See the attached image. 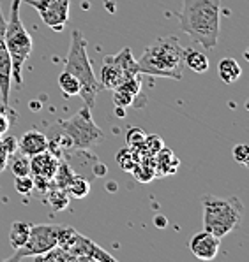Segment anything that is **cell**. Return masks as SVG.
I'll list each match as a JSON object with an SVG mask.
<instances>
[{
  "mask_svg": "<svg viewBox=\"0 0 249 262\" xmlns=\"http://www.w3.org/2000/svg\"><path fill=\"white\" fill-rule=\"evenodd\" d=\"M64 250L69 252V255L73 257V262H113L115 260L113 255L104 252L98 243H94L92 239L80 234V232L74 236V239L69 243V247Z\"/></svg>",
  "mask_w": 249,
  "mask_h": 262,
  "instance_id": "9c48e42d",
  "label": "cell"
},
{
  "mask_svg": "<svg viewBox=\"0 0 249 262\" xmlns=\"http://www.w3.org/2000/svg\"><path fill=\"white\" fill-rule=\"evenodd\" d=\"M13 63L6 46V16L2 13V0H0V99L2 104L9 106L11 83H13Z\"/></svg>",
  "mask_w": 249,
  "mask_h": 262,
  "instance_id": "30bf717a",
  "label": "cell"
},
{
  "mask_svg": "<svg viewBox=\"0 0 249 262\" xmlns=\"http://www.w3.org/2000/svg\"><path fill=\"white\" fill-rule=\"evenodd\" d=\"M14 188L20 195H29V193L34 192V178L30 174L14 176Z\"/></svg>",
  "mask_w": 249,
  "mask_h": 262,
  "instance_id": "cb8c5ba5",
  "label": "cell"
},
{
  "mask_svg": "<svg viewBox=\"0 0 249 262\" xmlns=\"http://www.w3.org/2000/svg\"><path fill=\"white\" fill-rule=\"evenodd\" d=\"M59 86L62 90V94L66 97H74L80 95V81L74 78L73 74H69L67 71H64L62 74L59 76Z\"/></svg>",
  "mask_w": 249,
  "mask_h": 262,
  "instance_id": "7402d4cb",
  "label": "cell"
},
{
  "mask_svg": "<svg viewBox=\"0 0 249 262\" xmlns=\"http://www.w3.org/2000/svg\"><path fill=\"white\" fill-rule=\"evenodd\" d=\"M46 193H48V203H50L53 211H62V209H66L67 204H69V193L66 190H62V188L51 187Z\"/></svg>",
  "mask_w": 249,
  "mask_h": 262,
  "instance_id": "603a6c76",
  "label": "cell"
},
{
  "mask_svg": "<svg viewBox=\"0 0 249 262\" xmlns=\"http://www.w3.org/2000/svg\"><path fill=\"white\" fill-rule=\"evenodd\" d=\"M60 128L67 134L71 139L73 150L85 151L90 148L98 146L104 141V132L92 120V110L88 106L78 111L74 116L67 120H60L57 123Z\"/></svg>",
  "mask_w": 249,
  "mask_h": 262,
  "instance_id": "8992f818",
  "label": "cell"
},
{
  "mask_svg": "<svg viewBox=\"0 0 249 262\" xmlns=\"http://www.w3.org/2000/svg\"><path fill=\"white\" fill-rule=\"evenodd\" d=\"M221 248V237L214 236L203 229L202 232L195 234L189 239V250L191 253L200 260H214Z\"/></svg>",
  "mask_w": 249,
  "mask_h": 262,
  "instance_id": "8fae6325",
  "label": "cell"
},
{
  "mask_svg": "<svg viewBox=\"0 0 249 262\" xmlns=\"http://www.w3.org/2000/svg\"><path fill=\"white\" fill-rule=\"evenodd\" d=\"M184 50L186 48H182L179 37L175 35L156 39L150 46L145 48L140 60H136L140 74L180 81L184 76V67H186L184 66Z\"/></svg>",
  "mask_w": 249,
  "mask_h": 262,
  "instance_id": "7a4b0ae2",
  "label": "cell"
},
{
  "mask_svg": "<svg viewBox=\"0 0 249 262\" xmlns=\"http://www.w3.org/2000/svg\"><path fill=\"white\" fill-rule=\"evenodd\" d=\"M232 155H234L237 164H240V166H244V167L249 166V146L247 144H244V143L235 144Z\"/></svg>",
  "mask_w": 249,
  "mask_h": 262,
  "instance_id": "484cf974",
  "label": "cell"
},
{
  "mask_svg": "<svg viewBox=\"0 0 249 262\" xmlns=\"http://www.w3.org/2000/svg\"><path fill=\"white\" fill-rule=\"evenodd\" d=\"M59 231H60V225L57 224L30 225V234L27 243L22 248L14 250V253L7 259V262L32 259V257L41 255L44 252H50L59 243Z\"/></svg>",
  "mask_w": 249,
  "mask_h": 262,
  "instance_id": "52a82bcc",
  "label": "cell"
},
{
  "mask_svg": "<svg viewBox=\"0 0 249 262\" xmlns=\"http://www.w3.org/2000/svg\"><path fill=\"white\" fill-rule=\"evenodd\" d=\"M0 143H2V148L7 151V155H11V153L18 151V139L14 138V136L11 134H2L0 136Z\"/></svg>",
  "mask_w": 249,
  "mask_h": 262,
  "instance_id": "83f0119b",
  "label": "cell"
},
{
  "mask_svg": "<svg viewBox=\"0 0 249 262\" xmlns=\"http://www.w3.org/2000/svg\"><path fill=\"white\" fill-rule=\"evenodd\" d=\"M74 174H76V172L73 171V167H71L67 162H62V160H60L57 171H55V174H53V178L50 180V185L53 188H62V190H66L67 185L71 183V180L74 178Z\"/></svg>",
  "mask_w": 249,
  "mask_h": 262,
  "instance_id": "d6986e66",
  "label": "cell"
},
{
  "mask_svg": "<svg viewBox=\"0 0 249 262\" xmlns=\"http://www.w3.org/2000/svg\"><path fill=\"white\" fill-rule=\"evenodd\" d=\"M66 192L69 193L73 199H83V197H87L88 192H90V181L87 178H83V176L74 174V178L67 185Z\"/></svg>",
  "mask_w": 249,
  "mask_h": 262,
  "instance_id": "44dd1931",
  "label": "cell"
},
{
  "mask_svg": "<svg viewBox=\"0 0 249 262\" xmlns=\"http://www.w3.org/2000/svg\"><path fill=\"white\" fill-rule=\"evenodd\" d=\"M203 204V229L223 239L240 225L244 206L239 197L205 195Z\"/></svg>",
  "mask_w": 249,
  "mask_h": 262,
  "instance_id": "277c9868",
  "label": "cell"
},
{
  "mask_svg": "<svg viewBox=\"0 0 249 262\" xmlns=\"http://www.w3.org/2000/svg\"><path fill=\"white\" fill-rule=\"evenodd\" d=\"M184 66L189 67L193 72L203 74L208 71V56L196 50H184Z\"/></svg>",
  "mask_w": 249,
  "mask_h": 262,
  "instance_id": "ac0fdd59",
  "label": "cell"
},
{
  "mask_svg": "<svg viewBox=\"0 0 249 262\" xmlns=\"http://www.w3.org/2000/svg\"><path fill=\"white\" fill-rule=\"evenodd\" d=\"M29 234H30V224H27V222H23V220L13 222V225H11V229H9L11 248L13 250L22 248L23 245L27 243V239H29Z\"/></svg>",
  "mask_w": 249,
  "mask_h": 262,
  "instance_id": "e0dca14e",
  "label": "cell"
},
{
  "mask_svg": "<svg viewBox=\"0 0 249 262\" xmlns=\"http://www.w3.org/2000/svg\"><path fill=\"white\" fill-rule=\"evenodd\" d=\"M7 166H9L11 172H13L14 176H27V174H30V157L23 155V153L18 150L9 155Z\"/></svg>",
  "mask_w": 249,
  "mask_h": 262,
  "instance_id": "ffe728a7",
  "label": "cell"
},
{
  "mask_svg": "<svg viewBox=\"0 0 249 262\" xmlns=\"http://www.w3.org/2000/svg\"><path fill=\"white\" fill-rule=\"evenodd\" d=\"M22 4L37 11L44 25L55 32H62L69 21L71 0H22Z\"/></svg>",
  "mask_w": 249,
  "mask_h": 262,
  "instance_id": "ba28073f",
  "label": "cell"
},
{
  "mask_svg": "<svg viewBox=\"0 0 249 262\" xmlns=\"http://www.w3.org/2000/svg\"><path fill=\"white\" fill-rule=\"evenodd\" d=\"M108 56H110L111 62L117 63V67L124 72V74H126L127 79L132 78V76H136V74H140L138 62H136V58L132 56L129 48H124V50H120L117 55H108Z\"/></svg>",
  "mask_w": 249,
  "mask_h": 262,
  "instance_id": "2e32d148",
  "label": "cell"
},
{
  "mask_svg": "<svg viewBox=\"0 0 249 262\" xmlns=\"http://www.w3.org/2000/svg\"><path fill=\"white\" fill-rule=\"evenodd\" d=\"M126 74L117 67V63H113L110 60V56H104L103 60V67H101V74H99V83L103 88L108 90H115L119 84H122L126 81Z\"/></svg>",
  "mask_w": 249,
  "mask_h": 262,
  "instance_id": "5bb4252c",
  "label": "cell"
},
{
  "mask_svg": "<svg viewBox=\"0 0 249 262\" xmlns=\"http://www.w3.org/2000/svg\"><path fill=\"white\" fill-rule=\"evenodd\" d=\"M9 115H14V113L11 111V107L7 106V104H0V136L6 134L11 125L14 123L13 120L9 118Z\"/></svg>",
  "mask_w": 249,
  "mask_h": 262,
  "instance_id": "4316f807",
  "label": "cell"
},
{
  "mask_svg": "<svg viewBox=\"0 0 249 262\" xmlns=\"http://www.w3.org/2000/svg\"><path fill=\"white\" fill-rule=\"evenodd\" d=\"M218 76L224 84H234L239 81V78L242 76V67L239 66V62H237L235 58L226 56V58L219 60Z\"/></svg>",
  "mask_w": 249,
  "mask_h": 262,
  "instance_id": "9a60e30c",
  "label": "cell"
},
{
  "mask_svg": "<svg viewBox=\"0 0 249 262\" xmlns=\"http://www.w3.org/2000/svg\"><path fill=\"white\" fill-rule=\"evenodd\" d=\"M219 0H182L177 13L180 30L205 50H214L219 41Z\"/></svg>",
  "mask_w": 249,
  "mask_h": 262,
  "instance_id": "6da1fadb",
  "label": "cell"
},
{
  "mask_svg": "<svg viewBox=\"0 0 249 262\" xmlns=\"http://www.w3.org/2000/svg\"><path fill=\"white\" fill-rule=\"evenodd\" d=\"M20 7H22V0H13L9 19H6V46L11 56V63H13V74L11 76H13L16 88L23 86L22 69L23 63L29 60L32 53V37L22 21Z\"/></svg>",
  "mask_w": 249,
  "mask_h": 262,
  "instance_id": "5b68a950",
  "label": "cell"
},
{
  "mask_svg": "<svg viewBox=\"0 0 249 262\" xmlns=\"http://www.w3.org/2000/svg\"><path fill=\"white\" fill-rule=\"evenodd\" d=\"M64 71L73 74L80 81V86H82L80 88V97L83 99L85 106L92 110L99 92L103 90V86L99 83V79L95 78L94 71H92V62L87 53V41L78 28H74L71 32V46H69V53H67Z\"/></svg>",
  "mask_w": 249,
  "mask_h": 262,
  "instance_id": "3957f363",
  "label": "cell"
},
{
  "mask_svg": "<svg viewBox=\"0 0 249 262\" xmlns=\"http://www.w3.org/2000/svg\"><path fill=\"white\" fill-rule=\"evenodd\" d=\"M7 160H9V155H7V151L2 148V143H0V172L7 167Z\"/></svg>",
  "mask_w": 249,
  "mask_h": 262,
  "instance_id": "f1b7e54d",
  "label": "cell"
},
{
  "mask_svg": "<svg viewBox=\"0 0 249 262\" xmlns=\"http://www.w3.org/2000/svg\"><path fill=\"white\" fill-rule=\"evenodd\" d=\"M59 162H60V157L51 153L50 150L30 157V176L32 178H41L50 181L53 178L55 171H57Z\"/></svg>",
  "mask_w": 249,
  "mask_h": 262,
  "instance_id": "7c38bea8",
  "label": "cell"
},
{
  "mask_svg": "<svg viewBox=\"0 0 249 262\" xmlns=\"http://www.w3.org/2000/svg\"><path fill=\"white\" fill-rule=\"evenodd\" d=\"M18 150L27 157H34L48 150V136L41 130H27L18 139Z\"/></svg>",
  "mask_w": 249,
  "mask_h": 262,
  "instance_id": "4fadbf2b",
  "label": "cell"
},
{
  "mask_svg": "<svg viewBox=\"0 0 249 262\" xmlns=\"http://www.w3.org/2000/svg\"><path fill=\"white\" fill-rule=\"evenodd\" d=\"M113 104L120 110H124V107H131L132 104H135V97L131 94H127V92L120 90V88H115L113 90Z\"/></svg>",
  "mask_w": 249,
  "mask_h": 262,
  "instance_id": "d4e9b609",
  "label": "cell"
}]
</instances>
